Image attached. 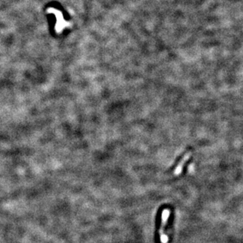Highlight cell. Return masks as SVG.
Listing matches in <instances>:
<instances>
[{
  "instance_id": "7a4b0ae2",
  "label": "cell",
  "mask_w": 243,
  "mask_h": 243,
  "mask_svg": "<svg viewBox=\"0 0 243 243\" xmlns=\"http://www.w3.org/2000/svg\"><path fill=\"white\" fill-rule=\"evenodd\" d=\"M190 155H191V153H190V152H188V153H187V154H185L184 156H183V157L180 160V161H179V163H178V164H177V166L176 167V169H175V175H179L181 173L185 163L189 160Z\"/></svg>"
},
{
  "instance_id": "6da1fadb",
  "label": "cell",
  "mask_w": 243,
  "mask_h": 243,
  "mask_svg": "<svg viewBox=\"0 0 243 243\" xmlns=\"http://www.w3.org/2000/svg\"><path fill=\"white\" fill-rule=\"evenodd\" d=\"M169 216H170V211L169 209L163 210L162 212V215H161V228H160V230H159V234H160V239L162 243H167L169 241L168 236L165 235L164 233V228L166 226L168 220H169Z\"/></svg>"
}]
</instances>
